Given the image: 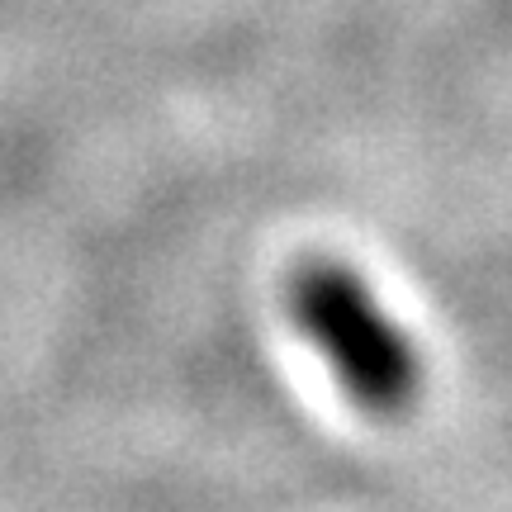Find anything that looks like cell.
Returning a JSON list of instances; mask_svg holds the SVG:
<instances>
[{
  "instance_id": "1",
  "label": "cell",
  "mask_w": 512,
  "mask_h": 512,
  "mask_svg": "<svg viewBox=\"0 0 512 512\" xmlns=\"http://www.w3.org/2000/svg\"><path fill=\"white\" fill-rule=\"evenodd\" d=\"M290 318L366 413L394 418L418 399V347L351 266L309 261L290 280Z\"/></svg>"
}]
</instances>
